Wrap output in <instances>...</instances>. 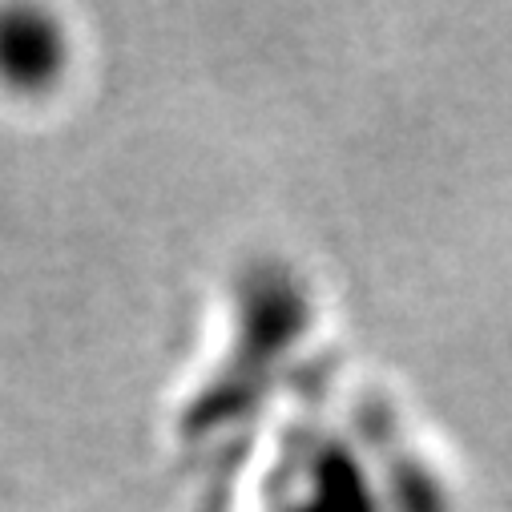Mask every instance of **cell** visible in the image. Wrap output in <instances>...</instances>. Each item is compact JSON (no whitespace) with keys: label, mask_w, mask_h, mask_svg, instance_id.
I'll use <instances>...</instances> for the list:
<instances>
[{"label":"cell","mask_w":512,"mask_h":512,"mask_svg":"<svg viewBox=\"0 0 512 512\" xmlns=\"http://www.w3.org/2000/svg\"><path fill=\"white\" fill-rule=\"evenodd\" d=\"M57 29L37 13L0 17V77L9 85H45L57 77Z\"/></svg>","instance_id":"obj_1"}]
</instances>
